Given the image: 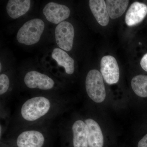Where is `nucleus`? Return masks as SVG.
Here are the masks:
<instances>
[{
  "instance_id": "f3484780",
  "label": "nucleus",
  "mask_w": 147,
  "mask_h": 147,
  "mask_svg": "<svg viewBox=\"0 0 147 147\" xmlns=\"http://www.w3.org/2000/svg\"><path fill=\"white\" fill-rule=\"evenodd\" d=\"M10 80L9 77L5 74L0 75V95L1 104L3 103L5 98V95L9 90Z\"/></svg>"
},
{
  "instance_id": "a211bd4d",
  "label": "nucleus",
  "mask_w": 147,
  "mask_h": 147,
  "mask_svg": "<svg viewBox=\"0 0 147 147\" xmlns=\"http://www.w3.org/2000/svg\"><path fill=\"white\" fill-rule=\"evenodd\" d=\"M140 65L142 68L147 71V53L143 56L140 62Z\"/></svg>"
},
{
  "instance_id": "2eb2a0df",
  "label": "nucleus",
  "mask_w": 147,
  "mask_h": 147,
  "mask_svg": "<svg viewBox=\"0 0 147 147\" xmlns=\"http://www.w3.org/2000/svg\"><path fill=\"white\" fill-rule=\"evenodd\" d=\"M128 0H107L105 1L109 17L113 19L120 17L128 6Z\"/></svg>"
},
{
  "instance_id": "f8f14e48",
  "label": "nucleus",
  "mask_w": 147,
  "mask_h": 147,
  "mask_svg": "<svg viewBox=\"0 0 147 147\" xmlns=\"http://www.w3.org/2000/svg\"><path fill=\"white\" fill-rule=\"evenodd\" d=\"M89 6L92 13L100 26H105L109 21L106 3L103 0H90Z\"/></svg>"
},
{
  "instance_id": "9d476101",
  "label": "nucleus",
  "mask_w": 147,
  "mask_h": 147,
  "mask_svg": "<svg viewBox=\"0 0 147 147\" xmlns=\"http://www.w3.org/2000/svg\"><path fill=\"white\" fill-rule=\"evenodd\" d=\"M147 14V6L143 3L135 2L131 4L125 16V23L133 26L142 22Z\"/></svg>"
},
{
  "instance_id": "20e7f679",
  "label": "nucleus",
  "mask_w": 147,
  "mask_h": 147,
  "mask_svg": "<svg viewBox=\"0 0 147 147\" xmlns=\"http://www.w3.org/2000/svg\"><path fill=\"white\" fill-rule=\"evenodd\" d=\"M86 89L89 97L94 102L100 103L106 97V91L103 77L100 71L92 69L87 74L86 79Z\"/></svg>"
},
{
  "instance_id": "f257e3e1",
  "label": "nucleus",
  "mask_w": 147,
  "mask_h": 147,
  "mask_svg": "<svg viewBox=\"0 0 147 147\" xmlns=\"http://www.w3.org/2000/svg\"><path fill=\"white\" fill-rule=\"evenodd\" d=\"M67 100L55 96H35L25 100L10 120L7 135L33 125L51 122L64 113Z\"/></svg>"
},
{
  "instance_id": "39448f33",
  "label": "nucleus",
  "mask_w": 147,
  "mask_h": 147,
  "mask_svg": "<svg viewBox=\"0 0 147 147\" xmlns=\"http://www.w3.org/2000/svg\"><path fill=\"white\" fill-rule=\"evenodd\" d=\"M24 83L28 88L41 91H49L55 88V82L52 78L45 74L32 70L26 74Z\"/></svg>"
},
{
  "instance_id": "f03ea898",
  "label": "nucleus",
  "mask_w": 147,
  "mask_h": 147,
  "mask_svg": "<svg viewBox=\"0 0 147 147\" xmlns=\"http://www.w3.org/2000/svg\"><path fill=\"white\" fill-rule=\"evenodd\" d=\"M50 123L21 129L7 135L9 142L15 147H45L55 133Z\"/></svg>"
},
{
  "instance_id": "1a4fd4ad",
  "label": "nucleus",
  "mask_w": 147,
  "mask_h": 147,
  "mask_svg": "<svg viewBox=\"0 0 147 147\" xmlns=\"http://www.w3.org/2000/svg\"><path fill=\"white\" fill-rule=\"evenodd\" d=\"M73 147H88V128L85 121L78 119L74 122L71 127Z\"/></svg>"
},
{
  "instance_id": "6ab92c4d",
  "label": "nucleus",
  "mask_w": 147,
  "mask_h": 147,
  "mask_svg": "<svg viewBox=\"0 0 147 147\" xmlns=\"http://www.w3.org/2000/svg\"><path fill=\"white\" fill-rule=\"evenodd\" d=\"M137 147H147V134L139 141Z\"/></svg>"
},
{
  "instance_id": "aec40b11",
  "label": "nucleus",
  "mask_w": 147,
  "mask_h": 147,
  "mask_svg": "<svg viewBox=\"0 0 147 147\" xmlns=\"http://www.w3.org/2000/svg\"><path fill=\"white\" fill-rule=\"evenodd\" d=\"M1 69H2V64L1 63H0V71H1Z\"/></svg>"
},
{
  "instance_id": "423d86ee",
  "label": "nucleus",
  "mask_w": 147,
  "mask_h": 147,
  "mask_svg": "<svg viewBox=\"0 0 147 147\" xmlns=\"http://www.w3.org/2000/svg\"><path fill=\"white\" fill-rule=\"evenodd\" d=\"M55 35L56 42L61 49L67 51L72 49L74 31L71 24L67 21L62 22L56 27Z\"/></svg>"
},
{
  "instance_id": "9b49d317",
  "label": "nucleus",
  "mask_w": 147,
  "mask_h": 147,
  "mask_svg": "<svg viewBox=\"0 0 147 147\" xmlns=\"http://www.w3.org/2000/svg\"><path fill=\"white\" fill-rule=\"evenodd\" d=\"M84 121L88 128V147H104V137L98 124L91 118L86 119Z\"/></svg>"
},
{
  "instance_id": "4468645a",
  "label": "nucleus",
  "mask_w": 147,
  "mask_h": 147,
  "mask_svg": "<svg viewBox=\"0 0 147 147\" xmlns=\"http://www.w3.org/2000/svg\"><path fill=\"white\" fill-rule=\"evenodd\" d=\"M52 57L58 65L64 68L67 74L71 75L74 73V61L65 51L60 48H55L52 53Z\"/></svg>"
},
{
  "instance_id": "7ed1b4c3",
  "label": "nucleus",
  "mask_w": 147,
  "mask_h": 147,
  "mask_svg": "<svg viewBox=\"0 0 147 147\" xmlns=\"http://www.w3.org/2000/svg\"><path fill=\"white\" fill-rule=\"evenodd\" d=\"M45 29L44 22L39 18L27 21L17 33V40L21 44L33 45L39 41Z\"/></svg>"
},
{
  "instance_id": "6e6552de",
  "label": "nucleus",
  "mask_w": 147,
  "mask_h": 147,
  "mask_svg": "<svg viewBox=\"0 0 147 147\" xmlns=\"http://www.w3.org/2000/svg\"><path fill=\"white\" fill-rule=\"evenodd\" d=\"M42 11L46 19L55 24H60L69 17L70 13L67 6L54 2L47 3Z\"/></svg>"
},
{
  "instance_id": "0eeeda50",
  "label": "nucleus",
  "mask_w": 147,
  "mask_h": 147,
  "mask_svg": "<svg viewBox=\"0 0 147 147\" xmlns=\"http://www.w3.org/2000/svg\"><path fill=\"white\" fill-rule=\"evenodd\" d=\"M100 72L107 84L112 85L117 83L119 68L115 58L110 55L103 57L100 61Z\"/></svg>"
},
{
  "instance_id": "dca6fc26",
  "label": "nucleus",
  "mask_w": 147,
  "mask_h": 147,
  "mask_svg": "<svg viewBox=\"0 0 147 147\" xmlns=\"http://www.w3.org/2000/svg\"><path fill=\"white\" fill-rule=\"evenodd\" d=\"M131 86L134 92L141 97H147V76L138 75L131 81Z\"/></svg>"
},
{
  "instance_id": "ddd939ff",
  "label": "nucleus",
  "mask_w": 147,
  "mask_h": 147,
  "mask_svg": "<svg viewBox=\"0 0 147 147\" xmlns=\"http://www.w3.org/2000/svg\"><path fill=\"white\" fill-rule=\"evenodd\" d=\"M31 3L30 0H9L6 7L7 14L13 19L18 18L28 11Z\"/></svg>"
}]
</instances>
